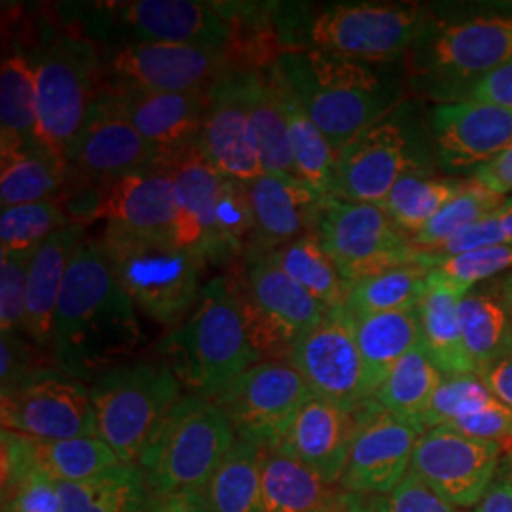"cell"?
I'll use <instances>...</instances> for the list:
<instances>
[{
	"label": "cell",
	"mask_w": 512,
	"mask_h": 512,
	"mask_svg": "<svg viewBox=\"0 0 512 512\" xmlns=\"http://www.w3.org/2000/svg\"><path fill=\"white\" fill-rule=\"evenodd\" d=\"M31 258L0 253V334H23Z\"/></svg>",
	"instance_id": "obj_50"
},
{
	"label": "cell",
	"mask_w": 512,
	"mask_h": 512,
	"mask_svg": "<svg viewBox=\"0 0 512 512\" xmlns=\"http://www.w3.org/2000/svg\"><path fill=\"white\" fill-rule=\"evenodd\" d=\"M84 239V226L69 224L44 241L29 264L23 336L52 361V336L59 294L69 264Z\"/></svg>",
	"instance_id": "obj_27"
},
{
	"label": "cell",
	"mask_w": 512,
	"mask_h": 512,
	"mask_svg": "<svg viewBox=\"0 0 512 512\" xmlns=\"http://www.w3.org/2000/svg\"><path fill=\"white\" fill-rule=\"evenodd\" d=\"M507 202V196L495 194L494 190L471 177L467 179L458 196L448 203L416 238L412 239V243L416 249L427 253L440 243L454 238L461 230L469 228L478 220L494 215L499 209H503Z\"/></svg>",
	"instance_id": "obj_46"
},
{
	"label": "cell",
	"mask_w": 512,
	"mask_h": 512,
	"mask_svg": "<svg viewBox=\"0 0 512 512\" xmlns=\"http://www.w3.org/2000/svg\"><path fill=\"white\" fill-rule=\"evenodd\" d=\"M74 192L67 160L40 145L0 147L2 209L23 203L63 202Z\"/></svg>",
	"instance_id": "obj_28"
},
{
	"label": "cell",
	"mask_w": 512,
	"mask_h": 512,
	"mask_svg": "<svg viewBox=\"0 0 512 512\" xmlns=\"http://www.w3.org/2000/svg\"><path fill=\"white\" fill-rule=\"evenodd\" d=\"M37 73L21 50L2 57L0 147L38 145Z\"/></svg>",
	"instance_id": "obj_35"
},
{
	"label": "cell",
	"mask_w": 512,
	"mask_h": 512,
	"mask_svg": "<svg viewBox=\"0 0 512 512\" xmlns=\"http://www.w3.org/2000/svg\"><path fill=\"white\" fill-rule=\"evenodd\" d=\"M143 512H211L205 490L183 488L165 494H152Z\"/></svg>",
	"instance_id": "obj_57"
},
{
	"label": "cell",
	"mask_w": 512,
	"mask_h": 512,
	"mask_svg": "<svg viewBox=\"0 0 512 512\" xmlns=\"http://www.w3.org/2000/svg\"><path fill=\"white\" fill-rule=\"evenodd\" d=\"M359 503H361V494L340 488V490H334V494L313 512H359Z\"/></svg>",
	"instance_id": "obj_61"
},
{
	"label": "cell",
	"mask_w": 512,
	"mask_h": 512,
	"mask_svg": "<svg viewBox=\"0 0 512 512\" xmlns=\"http://www.w3.org/2000/svg\"><path fill=\"white\" fill-rule=\"evenodd\" d=\"M433 266L429 262L404 264L366 275L351 283L346 311L351 317L384 313V311L418 308L427 291Z\"/></svg>",
	"instance_id": "obj_40"
},
{
	"label": "cell",
	"mask_w": 512,
	"mask_h": 512,
	"mask_svg": "<svg viewBox=\"0 0 512 512\" xmlns=\"http://www.w3.org/2000/svg\"><path fill=\"white\" fill-rule=\"evenodd\" d=\"M27 57L37 73V143L65 158L103 88L99 46L63 23H46Z\"/></svg>",
	"instance_id": "obj_7"
},
{
	"label": "cell",
	"mask_w": 512,
	"mask_h": 512,
	"mask_svg": "<svg viewBox=\"0 0 512 512\" xmlns=\"http://www.w3.org/2000/svg\"><path fill=\"white\" fill-rule=\"evenodd\" d=\"M315 236L349 285L387 268L429 262L431 256L389 219L384 207L327 198L319 213Z\"/></svg>",
	"instance_id": "obj_12"
},
{
	"label": "cell",
	"mask_w": 512,
	"mask_h": 512,
	"mask_svg": "<svg viewBox=\"0 0 512 512\" xmlns=\"http://www.w3.org/2000/svg\"><path fill=\"white\" fill-rule=\"evenodd\" d=\"M65 160L73 173L74 192L160 167L156 150L103 92L84 128L67 148Z\"/></svg>",
	"instance_id": "obj_20"
},
{
	"label": "cell",
	"mask_w": 512,
	"mask_h": 512,
	"mask_svg": "<svg viewBox=\"0 0 512 512\" xmlns=\"http://www.w3.org/2000/svg\"><path fill=\"white\" fill-rule=\"evenodd\" d=\"M351 321L357 346L363 355L368 389L374 395L391 368L412 349L420 348L418 308L361 315L351 317Z\"/></svg>",
	"instance_id": "obj_31"
},
{
	"label": "cell",
	"mask_w": 512,
	"mask_h": 512,
	"mask_svg": "<svg viewBox=\"0 0 512 512\" xmlns=\"http://www.w3.org/2000/svg\"><path fill=\"white\" fill-rule=\"evenodd\" d=\"M495 401L492 391L478 374L444 376L420 423L425 431L440 425H452L454 421L469 418Z\"/></svg>",
	"instance_id": "obj_47"
},
{
	"label": "cell",
	"mask_w": 512,
	"mask_h": 512,
	"mask_svg": "<svg viewBox=\"0 0 512 512\" xmlns=\"http://www.w3.org/2000/svg\"><path fill=\"white\" fill-rule=\"evenodd\" d=\"M234 279L245 327L262 361H289L296 344L330 311L268 255H249Z\"/></svg>",
	"instance_id": "obj_11"
},
{
	"label": "cell",
	"mask_w": 512,
	"mask_h": 512,
	"mask_svg": "<svg viewBox=\"0 0 512 512\" xmlns=\"http://www.w3.org/2000/svg\"><path fill=\"white\" fill-rule=\"evenodd\" d=\"M33 469V450L31 439L8 429H2L0 435V488L2 494L14 488Z\"/></svg>",
	"instance_id": "obj_55"
},
{
	"label": "cell",
	"mask_w": 512,
	"mask_h": 512,
	"mask_svg": "<svg viewBox=\"0 0 512 512\" xmlns=\"http://www.w3.org/2000/svg\"><path fill=\"white\" fill-rule=\"evenodd\" d=\"M446 427H452L467 437L499 442L505 450H512V410L499 401Z\"/></svg>",
	"instance_id": "obj_54"
},
{
	"label": "cell",
	"mask_w": 512,
	"mask_h": 512,
	"mask_svg": "<svg viewBox=\"0 0 512 512\" xmlns=\"http://www.w3.org/2000/svg\"><path fill=\"white\" fill-rule=\"evenodd\" d=\"M156 351L188 395L209 401L262 361L249 338L230 275L203 285L196 308L165 334Z\"/></svg>",
	"instance_id": "obj_4"
},
{
	"label": "cell",
	"mask_w": 512,
	"mask_h": 512,
	"mask_svg": "<svg viewBox=\"0 0 512 512\" xmlns=\"http://www.w3.org/2000/svg\"><path fill=\"white\" fill-rule=\"evenodd\" d=\"M429 129L446 171H476L512 147V110L471 99L448 101L431 109Z\"/></svg>",
	"instance_id": "obj_24"
},
{
	"label": "cell",
	"mask_w": 512,
	"mask_h": 512,
	"mask_svg": "<svg viewBox=\"0 0 512 512\" xmlns=\"http://www.w3.org/2000/svg\"><path fill=\"white\" fill-rule=\"evenodd\" d=\"M103 86L148 92L209 90L236 67L226 54L186 44L114 42L101 44Z\"/></svg>",
	"instance_id": "obj_13"
},
{
	"label": "cell",
	"mask_w": 512,
	"mask_h": 512,
	"mask_svg": "<svg viewBox=\"0 0 512 512\" xmlns=\"http://www.w3.org/2000/svg\"><path fill=\"white\" fill-rule=\"evenodd\" d=\"M357 431V406L310 397L275 450L310 467L329 486L340 484Z\"/></svg>",
	"instance_id": "obj_25"
},
{
	"label": "cell",
	"mask_w": 512,
	"mask_h": 512,
	"mask_svg": "<svg viewBox=\"0 0 512 512\" xmlns=\"http://www.w3.org/2000/svg\"><path fill=\"white\" fill-rule=\"evenodd\" d=\"M33 469L50 476L57 484L84 482L122 465L105 440L99 437L78 439H31Z\"/></svg>",
	"instance_id": "obj_42"
},
{
	"label": "cell",
	"mask_w": 512,
	"mask_h": 512,
	"mask_svg": "<svg viewBox=\"0 0 512 512\" xmlns=\"http://www.w3.org/2000/svg\"><path fill=\"white\" fill-rule=\"evenodd\" d=\"M359 512H459V509L410 471L391 494H361Z\"/></svg>",
	"instance_id": "obj_49"
},
{
	"label": "cell",
	"mask_w": 512,
	"mask_h": 512,
	"mask_svg": "<svg viewBox=\"0 0 512 512\" xmlns=\"http://www.w3.org/2000/svg\"><path fill=\"white\" fill-rule=\"evenodd\" d=\"M260 476L264 512L317 511L334 494L310 467L279 450L262 452Z\"/></svg>",
	"instance_id": "obj_37"
},
{
	"label": "cell",
	"mask_w": 512,
	"mask_h": 512,
	"mask_svg": "<svg viewBox=\"0 0 512 512\" xmlns=\"http://www.w3.org/2000/svg\"><path fill=\"white\" fill-rule=\"evenodd\" d=\"M69 224L74 222L57 200L6 207L0 215L2 255L33 256L44 241Z\"/></svg>",
	"instance_id": "obj_45"
},
{
	"label": "cell",
	"mask_w": 512,
	"mask_h": 512,
	"mask_svg": "<svg viewBox=\"0 0 512 512\" xmlns=\"http://www.w3.org/2000/svg\"><path fill=\"white\" fill-rule=\"evenodd\" d=\"M173 177L177 188V217L169 230V239L207 258L215 205L224 177L205 162L198 147L192 148L173 167Z\"/></svg>",
	"instance_id": "obj_29"
},
{
	"label": "cell",
	"mask_w": 512,
	"mask_h": 512,
	"mask_svg": "<svg viewBox=\"0 0 512 512\" xmlns=\"http://www.w3.org/2000/svg\"><path fill=\"white\" fill-rule=\"evenodd\" d=\"M429 256H431L433 274L442 281L452 283L465 291H471L476 283L512 272L511 243L478 249L465 255L446 256V258Z\"/></svg>",
	"instance_id": "obj_48"
},
{
	"label": "cell",
	"mask_w": 512,
	"mask_h": 512,
	"mask_svg": "<svg viewBox=\"0 0 512 512\" xmlns=\"http://www.w3.org/2000/svg\"><path fill=\"white\" fill-rule=\"evenodd\" d=\"M61 12L65 16V27L90 38L97 46L114 42H164L200 46L228 55L236 67L238 35L220 2H80L67 4Z\"/></svg>",
	"instance_id": "obj_6"
},
{
	"label": "cell",
	"mask_w": 512,
	"mask_h": 512,
	"mask_svg": "<svg viewBox=\"0 0 512 512\" xmlns=\"http://www.w3.org/2000/svg\"><path fill=\"white\" fill-rule=\"evenodd\" d=\"M423 433L420 421L385 410L374 397L357 404V431L340 488L363 495L391 494L410 473Z\"/></svg>",
	"instance_id": "obj_18"
},
{
	"label": "cell",
	"mask_w": 512,
	"mask_h": 512,
	"mask_svg": "<svg viewBox=\"0 0 512 512\" xmlns=\"http://www.w3.org/2000/svg\"><path fill=\"white\" fill-rule=\"evenodd\" d=\"M262 452L249 442L236 440L205 488L211 512H264Z\"/></svg>",
	"instance_id": "obj_41"
},
{
	"label": "cell",
	"mask_w": 512,
	"mask_h": 512,
	"mask_svg": "<svg viewBox=\"0 0 512 512\" xmlns=\"http://www.w3.org/2000/svg\"><path fill=\"white\" fill-rule=\"evenodd\" d=\"M469 291L429 275L427 291L418 304L421 348L444 376L476 374L459 329V300Z\"/></svg>",
	"instance_id": "obj_30"
},
{
	"label": "cell",
	"mask_w": 512,
	"mask_h": 512,
	"mask_svg": "<svg viewBox=\"0 0 512 512\" xmlns=\"http://www.w3.org/2000/svg\"><path fill=\"white\" fill-rule=\"evenodd\" d=\"M458 317L463 346L478 376L512 357V317L494 285L465 294L459 300Z\"/></svg>",
	"instance_id": "obj_33"
},
{
	"label": "cell",
	"mask_w": 512,
	"mask_h": 512,
	"mask_svg": "<svg viewBox=\"0 0 512 512\" xmlns=\"http://www.w3.org/2000/svg\"><path fill=\"white\" fill-rule=\"evenodd\" d=\"M414 92L459 101L476 80L512 61V10L439 18L429 8L403 59Z\"/></svg>",
	"instance_id": "obj_5"
},
{
	"label": "cell",
	"mask_w": 512,
	"mask_h": 512,
	"mask_svg": "<svg viewBox=\"0 0 512 512\" xmlns=\"http://www.w3.org/2000/svg\"><path fill=\"white\" fill-rule=\"evenodd\" d=\"M241 86L255 128L264 171L296 177L287 120L268 67L241 71Z\"/></svg>",
	"instance_id": "obj_34"
},
{
	"label": "cell",
	"mask_w": 512,
	"mask_h": 512,
	"mask_svg": "<svg viewBox=\"0 0 512 512\" xmlns=\"http://www.w3.org/2000/svg\"><path fill=\"white\" fill-rule=\"evenodd\" d=\"M55 366L23 334H0V391L19 384L42 368Z\"/></svg>",
	"instance_id": "obj_51"
},
{
	"label": "cell",
	"mask_w": 512,
	"mask_h": 512,
	"mask_svg": "<svg viewBox=\"0 0 512 512\" xmlns=\"http://www.w3.org/2000/svg\"><path fill=\"white\" fill-rule=\"evenodd\" d=\"M473 179L494 190L495 194L507 196L512 192V147L495 156L490 164L478 167Z\"/></svg>",
	"instance_id": "obj_59"
},
{
	"label": "cell",
	"mask_w": 512,
	"mask_h": 512,
	"mask_svg": "<svg viewBox=\"0 0 512 512\" xmlns=\"http://www.w3.org/2000/svg\"><path fill=\"white\" fill-rule=\"evenodd\" d=\"M2 429L35 440L97 437L90 384L57 366L0 391Z\"/></svg>",
	"instance_id": "obj_17"
},
{
	"label": "cell",
	"mask_w": 512,
	"mask_h": 512,
	"mask_svg": "<svg viewBox=\"0 0 512 512\" xmlns=\"http://www.w3.org/2000/svg\"><path fill=\"white\" fill-rule=\"evenodd\" d=\"M61 203L74 224L101 220L112 232L169 236L177 217V188L173 171L152 167L80 188Z\"/></svg>",
	"instance_id": "obj_15"
},
{
	"label": "cell",
	"mask_w": 512,
	"mask_h": 512,
	"mask_svg": "<svg viewBox=\"0 0 512 512\" xmlns=\"http://www.w3.org/2000/svg\"><path fill=\"white\" fill-rule=\"evenodd\" d=\"M480 378L488 385L495 399L512 410V357L486 368Z\"/></svg>",
	"instance_id": "obj_60"
},
{
	"label": "cell",
	"mask_w": 512,
	"mask_h": 512,
	"mask_svg": "<svg viewBox=\"0 0 512 512\" xmlns=\"http://www.w3.org/2000/svg\"><path fill=\"white\" fill-rule=\"evenodd\" d=\"M143 344L137 308L110 268L97 239L76 249L55 310L52 357L59 370L93 384L133 361Z\"/></svg>",
	"instance_id": "obj_1"
},
{
	"label": "cell",
	"mask_w": 512,
	"mask_h": 512,
	"mask_svg": "<svg viewBox=\"0 0 512 512\" xmlns=\"http://www.w3.org/2000/svg\"><path fill=\"white\" fill-rule=\"evenodd\" d=\"M268 73L287 120L296 177L323 198H330L336 179L338 156L334 148L330 147L329 139L315 126L302 103L296 99L289 84L275 71L274 65L268 67Z\"/></svg>",
	"instance_id": "obj_32"
},
{
	"label": "cell",
	"mask_w": 512,
	"mask_h": 512,
	"mask_svg": "<svg viewBox=\"0 0 512 512\" xmlns=\"http://www.w3.org/2000/svg\"><path fill=\"white\" fill-rule=\"evenodd\" d=\"M289 363L310 385L311 393L330 403L355 408L372 397L365 363L346 308L330 311L293 349Z\"/></svg>",
	"instance_id": "obj_21"
},
{
	"label": "cell",
	"mask_w": 512,
	"mask_h": 512,
	"mask_svg": "<svg viewBox=\"0 0 512 512\" xmlns=\"http://www.w3.org/2000/svg\"><path fill=\"white\" fill-rule=\"evenodd\" d=\"M236 440L230 421L215 401L184 393L139 467L152 494L183 488L205 490Z\"/></svg>",
	"instance_id": "obj_10"
},
{
	"label": "cell",
	"mask_w": 512,
	"mask_h": 512,
	"mask_svg": "<svg viewBox=\"0 0 512 512\" xmlns=\"http://www.w3.org/2000/svg\"><path fill=\"white\" fill-rule=\"evenodd\" d=\"M63 512H143L150 499L139 465H118L84 482L59 484Z\"/></svg>",
	"instance_id": "obj_36"
},
{
	"label": "cell",
	"mask_w": 512,
	"mask_h": 512,
	"mask_svg": "<svg viewBox=\"0 0 512 512\" xmlns=\"http://www.w3.org/2000/svg\"><path fill=\"white\" fill-rule=\"evenodd\" d=\"M101 92L156 150L162 169L173 171L198 147L209 90L148 92L103 86Z\"/></svg>",
	"instance_id": "obj_22"
},
{
	"label": "cell",
	"mask_w": 512,
	"mask_h": 512,
	"mask_svg": "<svg viewBox=\"0 0 512 512\" xmlns=\"http://www.w3.org/2000/svg\"><path fill=\"white\" fill-rule=\"evenodd\" d=\"M494 287L512 317V272L501 275V277L497 279V283H494Z\"/></svg>",
	"instance_id": "obj_62"
},
{
	"label": "cell",
	"mask_w": 512,
	"mask_h": 512,
	"mask_svg": "<svg viewBox=\"0 0 512 512\" xmlns=\"http://www.w3.org/2000/svg\"><path fill=\"white\" fill-rule=\"evenodd\" d=\"M467 181L454 177H435L429 169L404 175L385 200L384 211L406 238H416L463 190Z\"/></svg>",
	"instance_id": "obj_39"
},
{
	"label": "cell",
	"mask_w": 512,
	"mask_h": 512,
	"mask_svg": "<svg viewBox=\"0 0 512 512\" xmlns=\"http://www.w3.org/2000/svg\"><path fill=\"white\" fill-rule=\"evenodd\" d=\"M442 380L444 374L420 346L391 368L384 384L372 397L385 410L406 420L420 421Z\"/></svg>",
	"instance_id": "obj_43"
},
{
	"label": "cell",
	"mask_w": 512,
	"mask_h": 512,
	"mask_svg": "<svg viewBox=\"0 0 512 512\" xmlns=\"http://www.w3.org/2000/svg\"><path fill=\"white\" fill-rule=\"evenodd\" d=\"M336 156L365 129L403 105V86L376 63L317 50L287 52L274 63Z\"/></svg>",
	"instance_id": "obj_3"
},
{
	"label": "cell",
	"mask_w": 512,
	"mask_h": 512,
	"mask_svg": "<svg viewBox=\"0 0 512 512\" xmlns=\"http://www.w3.org/2000/svg\"><path fill=\"white\" fill-rule=\"evenodd\" d=\"M499 219H501V224H503L507 241L512 245V200L505 203V207L499 211Z\"/></svg>",
	"instance_id": "obj_63"
},
{
	"label": "cell",
	"mask_w": 512,
	"mask_h": 512,
	"mask_svg": "<svg viewBox=\"0 0 512 512\" xmlns=\"http://www.w3.org/2000/svg\"><path fill=\"white\" fill-rule=\"evenodd\" d=\"M473 512H512V456L503 459L492 486Z\"/></svg>",
	"instance_id": "obj_58"
},
{
	"label": "cell",
	"mask_w": 512,
	"mask_h": 512,
	"mask_svg": "<svg viewBox=\"0 0 512 512\" xmlns=\"http://www.w3.org/2000/svg\"><path fill=\"white\" fill-rule=\"evenodd\" d=\"M499 211L486 219L471 224L469 228L461 230L454 238L440 243L427 253L437 256V258H446V256L465 255V253H473L478 249H488V247L509 243L501 219H499Z\"/></svg>",
	"instance_id": "obj_53"
},
{
	"label": "cell",
	"mask_w": 512,
	"mask_h": 512,
	"mask_svg": "<svg viewBox=\"0 0 512 512\" xmlns=\"http://www.w3.org/2000/svg\"><path fill=\"white\" fill-rule=\"evenodd\" d=\"M511 456H512V450H511Z\"/></svg>",
	"instance_id": "obj_64"
},
{
	"label": "cell",
	"mask_w": 512,
	"mask_h": 512,
	"mask_svg": "<svg viewBox=\"0 0 512 512\" xmlns=\"http://www.w3.org/2000/svg\"><path fill=\"white\" fill-rule=\"evenodd\" d=\"M270 258L329 311L344 310L349 285L315 234L279 247Z\"/></svg>",
	"instance_id": "obj_38"
},
{
	"label": "cell",
	"mask_w": 512,
	"mask_h": 512,
	"mask_svg": "<svg viewBox=\"0 0 512 512\" xmlns=\"http://www.w3.org/2000/svg\"><path fill=\"white\" fill-rule=\"evenodd\" d=\"M255 236V213L247 184L224 179L220 184L215 222L207 249L209 264H224L232 258L247 253Z\"/></svg>",
	"instance_id": "obj_44"
},
{
	"label": "cell",
	"mask_w": 512,
	"mask_h": 512,
	"mask_svg": "<svg viewBox=\"0 0 512 512\" xmlns=\"http://www.w3.org/2000/svg\"><path fill=\"white\" fill-rule=\"evenodd\" d=\"M183 391L160 357L112 368L90 384L97 437L124 465H139Z\"/></svg>",
	"instance_id": "obj_9"
},
{
	"label": "cell",
	"mask_w": 512,
	"mask_h": 512,
	"mask_svg": "<svg viewBox=\"0 0 512 512\" xmlns=\"http://www.w3.org/2000/svg\"><path fill=\"white\" fill-rule=\"evenodd\" d=\"M310 397V385L289 361H260L228 385L215 403L236 439L275 450Z\"/></svg>",
	"instance_id": "obj_16"
},
{
	"label": "cell",
	"mask_w": 512,
	"mask_h": 512,
	"mask_svg": "<svg viewBox=\"0 0 512 512\" xmlns=\"http://www.w3.org/2000/svg\"><path fill=\"white\" fill-rule=\"evenodd\" d=\"M198 150L224 179L251 184L266 173L243 95L241 71L224 74L209 88Z\"/></svg>",
	"instance_id": "obj_23"
},
{
	"label": "cell",
	"mask_w": 512,
	"mask_h": 512,
	"mask_svg": "<svg viewBox=\"0 0 512 512\" xmlns=\"http://www.w3.org/2000/svg\"><path fill=\"white\" fill-rule=\"evenodd\" d=\"M2 512H63L59 484L33 471L2 494Z\"/></svg>",
	"instance_id": "obj_52"
},
{
	"label": "cell",
	"mask_w": 512,
	"mask_h": 512,
	"mask_svg": "<svg viewBox=\"0 0 512 512\" xmlns=\"http://www.w3.org/2000/svg\"><path fill=\"white\" fill-rule=\"evenodd\" d=\"M427 10L418 2H270L275 52L317 50L393 63L414 46Z\"/></svg>",
	"instance_id": "obj_2"
},
{
	"label": "cell",
	"mask_w": 512,
	"mask_h": 512,
	"mask_svg": "<svg viewBox=\"0 0 512 512\" xmlns=\"http://www.w3.org/2000/svg\"><path fill=\"white\" fill-rule=\"evenodd\" d=\"M255 213V236L249 255H270L294 239L315 234L327 198L291 175L264 173L247 184Z\"/></svg>",
	"instance_id": "obj_26"
},
{
	"label": "cell",
	"mask_w": 512,
	"mask_h": 512,
	"mask_svg": "<svg viewBox=\"0 0 512 512\" xmlns=\"http://www.w3.org/2000/svg\"><path fill=\"white\" fill-rule=\"evenodd\" d=\"M99 245L135 308L175 329L196 308L207 258L179 247L169 236H133L103 230Z\"/></svg>",
	"instance_id": "obj_8"
},
{
	"label": "cell",
	"mask_w": 512,
	"mask_h": 512,
	"mask_svg": "<svg viewBox=\"0 0 512 512\" xmlns=\"http://www.w3.org/2000/svg\"><path fill=\"white\" fill-rule=\"evenodd\" d=\"M429 169L421 156L416 129L403 116V105L359 133L338 154L330 198L384 205L404 175Z\"/></svg>",
	"instance_id": "obj_14"
},
{
	"label": "cell",
	"mask_w": 512,
	"mask_h": 512,
	"mask_svg": "<svg viewBox=\"0 0 512 512\" xmlns=\"http://www.w3.org/2000/svg\"><path fill=\"white\" fill-rule=\"evenodd\" d=\"M499 442L467 437L440 425L421 435L410 471L458 509L476 507L503 463Z\"/></svg>",
	"instance_id": "obj_19"
},
{
	"label": "cell",
	"mask_w": 512,
	"mask_h": 512,
	"mask_svg": "<svg viewBox=\"0 0 512 512\" xmlns=\"http://www.w3.org/2000/svg\"><path fill=\"white\" fill-rule=\"evenodd\" d=\"M463 99L482 101V103L499 105L512 110V61L499 67L494 73L486 74L484 78L476 80L475 84L467 88V92L463 93L459 101Z\"/></svg>",
	"instance_id": "obj_56"
}]
</instances>
